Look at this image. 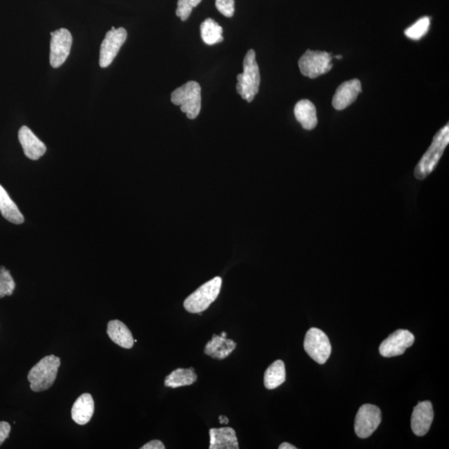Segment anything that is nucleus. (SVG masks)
<instances>
[{
  "label": "nucleus",
  "instance_id": "obj_21",
  "mask_svg": "<svg viewBox=\"0 0 449 449\" xmlns=\"http://www.w3.org/2000/svg\"><path fill=\"white\" fill-rule=\"evenodd\" d=\"M287 373L285 366L283 361H275L265 370L264 375V385L267 390H274L278 388L285 381Z\"/></svg>",
  "mask_w": 449,
  "mask_h": 449
},
{
  "label": "nucleus",
  "instance_id": "obj_18",
  "mask_svg": "<svg viewBox=\"0 0 449 449\" xmlns=\"http://www.w3.org/2000/svg\"><path fill=\"white\" fill-rule=\"evenodd\" d=\"M108 336L113 342L124 349H132L134 338L128 326L122 321L114 320L108 322Z\"/></svg>",
  "mask_w": 449,
  "mask_h": 449
},
{
  "label": "nucleus",
  "instance_id": "obj_29",
  "mask_svg": "<svg viewBox=\"0 0 449 449\" xmlns=\"http://www.w3.org/2000/svg\"><path fill=\"white\" fill-rule=\"evenodd\" d=\"M141 449H165V445L162 443L160 440L150 441L149 443H146Z\"/></svg>",
  "mask_w": 449,
  "mask_h": 449
},
{
  "label": "nucleus",
  "instance_id": "obj_23",
  "mask_svg": "<svg viewBox=\"0 0 449 449\" xmlns=\"http://www.w3.org/2000/svg\"><path fill=\"white\" fill-rule=\"evenodd\" d=\"M223 30L214 19H207L201 24V36L203 42L207 45H214L222 42Z\"/></svg>",
  "mask_w": 449,
  "mask_h": 449
},
{
  "label": "nucleus",
  "instance_id": "obj_4",
  "mask_svg": "<svg viewBox=\"0 0 449 449\" xmlns=\"http://www.w3.org/2000/svg\"><path fill=\"white\" fill-rule=\"evenodd\" d=\"M202 89L197 82L190 81L173 92L171 101L181 107L182 112L187 114L189 120H195L202 108Z\"/></svg>",
  "mask_w": 449,
  "mask_h": 449
},
{
  "label": "nucleus",
  "instance_id": "obj_10",
  "mask_svg": "<svg viewBox=\"0 0 449 449\" xmlns=\"http://www.w3.org/2000/svg\"><path fill=\"white\" fill-rule=\"evenodd\" d=\"M72 44L71 32L66 28H59L51 32L50 60L52 68L62 66L70 54Z\"/></svg>",
  "mask_w": 449,
  "mask_h": 449
},
{
  "label": "nucleus",
  "instance_id": "obj_30",
  "mask_svg": "<svg viewBox=\"0 0 449 449\" xmlns=\"http://www.w3.org/2000/svg\"><path fill=\"white\" fill-rule=\"evenodd\" d=\"M280 449H296V447L294 446V445L288 443H283V444H280L279 446Z\"/></svg>",
  "mask_w": 449,
  "mask_h": 449
},
{
  "label": "nucleus",
  "instance_id": "obj_22",
  "mask_svg": "<svg viewBox=\"0 0 449 449\" xmlns=\"http://www.w3.org/2000/svg\"><path fill=\"white\" fill-rule=\"evenodd\" d=\"M198 381V375L193 368L178 369L165 379V386L170 388H179L193 385Z\"/></svg>",
  "mask_w": 449,
  "mask_h": 449
},
{
  "label": "nucleus",
  "instance_id": "obj_26",
  "mask_svg": "<svg viewBox=\"0 0 449 449\" xmlns=\"http://www.w3.org/2000/svg\"><path fill=\"white\" fill-rule=\"evenodd\" d=\"M202 0H178V9L175 15L178 16L182 21H186L190 17L193 8L197 7Z\"/></svg>",
  "mask_w": 449,
  "mask_h": 449
},
{
  "label": "nucleus",
  "instance_id": "obj_25",
  "mask_svg": "<svg viewBox=\"0 0 449 449\" xmlns=\"http://www.w3.org/2000/svg\"><path fill=\"white\" fill-rule=\"evenodd\" d=\"M15 283L10 272L5 267H0V299L13 295Z\"/></svg>",
  "mask_w": 449,
  "mask_h": 449
},
{
  "label": "nucleus",
  "instance_id": "obj_32",
  "mask_svg": "<svg viewBox=\"0 0 449 449\" xmlns=\"http://www.w3.org/2000/svg\"><path fill=\"white\" fill-rule=\"evenodd\" d=\"M333 58H336V59H342V56H341V55H337V56H336V57H333Z\"/></svg>",
  "mask_w": 449,
  "mask_h": 449
},
{
  "label": "nucleus",
  "instance_id": "obj_5",
  "mask_svg": "<svg viewBox=\"0 0 449 449\" xmlns=\"http://www.w3.org/2000/svg\"><path fill=\"white\" fill-rule=\"evenodd\" d=\"M222 285V280L218 276L207 281L187 298L184 308L193 314L205 312L218 297Z\"/></svg>",
  "mask_w": 449,
  "mask_h": 449
},
{
  "label": "nucleus",
  "instance_id": "obj_31",
  "mask_svg": "<svg viewBox=\"0 0 449 449\" xmlns=\"http://www.w3.org/2000/svg\"><path fill=\"white\" fill-rule=\"evenodd\" d=\"M219 421L220 423L227 424L228 423H229V419H228L227 416L220 415L219 417Z\"/></svg>",
  "mask_w": 449,
  "mask_h": 449
},
{
  "label": "nucleus",
  "instance_id": "obj_6",
  "mask_svg": "<svg viewBox=\"0 0 449 449\" xmlns=\"http://www.w3.org/2000/svg\"><path fill=\"white\" fill-rule=\"evenodd\" d=\"M332 59L329 52L309 50L302 55L298 64L302 75L313 79L332 70Z\"/></svg>",
  "mask_w": 449,
  "mask_h": 449
},
{
  "label": "nucleus",
  "instance_id": "obj_13",
  "mask_svg": "<svg viewBox=\"0 0 449 449\" xmlns=\"http://www.w3.org/2000/svg\"><path fill=\"white\" fill-rule=\"evenodd\" d=\"M362 92L361 81L352 79L338 86L333 97L332 105L336 110H344L354 103Z\"/></svg>",
  "mask_w": 449,
  "mask_h": 449
},
{
  "label": "nucleus",
  "instance_id": "obj_14",
  "mask_svg": "<svg viewBox=\"0 0 449 449\" xmlns=\"http://www.w3.org/2000/svg\"><path fill=\"white\" fill-rule=\"evenodd\" d=\"M19 140L24 154L31 160H39L46 153V146L26 126H23L19 129Z\"/></svg>",
  "mask_w": 449,
  "mask_h": 449
},
{
  "label": "nucleus",
  "instance_id": "obj_7",
  "mask_svg": "<svg viewBox=\"0 0 449 449\" xmlns=\"http://www.w3.org/2000/svg\"><path fill=\"white\" fill-rule=\"evenodd\" d=\"M304 348L309 357L320 365H324L332 354V345L328 336L317 328H312L306 333Z\"/></svg>",
  "mask_w": 449,
  "mask_h": 449
},
{
  "label": "nucleus",
  "instance_id": "obj_19",
  "mask_svg": "<svg viewBox=\"0 0 449 449\" xmlns=\"http://www.w3.org/2000/svg\"><path fill=\"white\" fill-rule=\"evenodd\" d=\"M294 113L296 120L300 122L302 128L305 130H313L318 124L316 106L307 99L298 102Z\"/></svg>",
  "mask_w": 449,
  "mask_h": 449
},
{
  "label": "nucleus",
  "instance_id": "obj_27",
  "mask_svg": "<svg viewBox=\"0 0 449 449\" xmlns=\"http://www.w3.org/2000/svg\"><path fill=\"white\" fill-rule=\"evenodd\" d=\"M216 7L220 14L231 18L234 15L235 0H216Z\"/></svg>",
  "mask_w": 449,
  "mask_h": 449
},
{
  "label": "nucleus",
  "instance_id": "obj_17",
  "mask_svg": "<svg viewBox=\"0 0 449 449\" xmlns=\"http://www.w3.org/2000/svg\"><path fill=\"white\" fill-rule=\"evenodd\" d=\"M236 347V343L230 338L214 334L205 346L204 352L211 358L224 359L233 352Z\"/></svg>",
  "mask_w": 449,
  "mask_h": 449
},
{
  "label": "nucleus",
  "instance_id": "obj_2",
  "mask_svg": "<svg viewBox=\"0 0 449 449\" xmlns=\"http://www.w3.org/2000/svg\"><path fill=\"white\" fill-rule=\"evenodd\" d=\"M243 73L238 75L236 91L242 99L251 103L259 92L260 75L256 52L249 50L243 61Z\"/></svg>",
  "mask_w": 449,
  "mask_h": 449
},
{
  "label": "nucleus",
  "instance_id": "obj_1",
  "mask_svg": "<svg viewBox=\"0 0 449 449\" xmlns=\"http://www.w3.org/2000/svg\"><path fill=\"white\" fill-rule=\"evenodd\" d=\"M448 144L449 125L448 124L436 133L430 149L424 153L421 160L416 166L414 170L416 178L418 180L426 179L434 171Z\"/></svg>",
  "mask_w": 449,
  "mask_h": 449
},
{
  "label": "nucleus",
  "instance_id": "obj_16",
  "mask_svg": "<svg viewBox=\"0 0 449 449\" xmlns=\"http://www.w3.org/2000/svg\"><path fill=\"white\" fill-rule=\"evenodd\" d=\"M95 413V401L90 394H84L73 403L71 415L73 421L79 426H85L91 420Z\"/></svg>",
  "mask_w": 449,
  "mask_h": 449
},
{
  "label": "nucleus",
  "instance_id": "obj_24",
  "mask_svg": "<svg viewBox=\"0 0 449 449\" xmlns=\"http://www.w3.org/2000/svg\"><path fill=\"white\" fill-rule=\"evenodd\" d=\"M430 26V18L423 17L419 19L417 22L414 23L413 26L408 28L407 30L404 31V35H405L409 39L419 40L427 34Z\"/></svg>",
  "mask_w": 449,
  "mask_h": 449
},
{
  "label": "nucleus",
  "instance_id": "obj_12",
  "mask_svg": "<svg viewBox=\"0 0 449 449\" xmlns=\"http://www.w3.org/2000/svg\"><path fill=\"white\" fill-rule=\"evenodd\" d=\"M434 420V409L430 401L420 402L414 407L411 418V428L415 435L428 434Z\"/></svg>",
  "mask_w": 449,
  "mask_h": 449
},
{
  "label": "nucleus",
  "instance_id": "obj_8",
  "mask_svg": "<svg viewBox=\"0 0 449 449\" xmlns=\"http://www.w3.org/2000/svg\"><path fill=\"white\" fill-rule=\"evenodd\" d=\"M381 411L373 404L359 408L354 422V430L359 438L367 439L373 434L381 423Z\"/></svg>",
  "mask_w": 449,
  "mask_h": 449
},
{
  "label": "nucleus",
  "instance_id": "obj_11",
  "mask_svg": "<svg viewBox=\"0 0 449 449\" xmlns=\"http://www.w3.org/2000/svg\"><path fill=\"white\" fill-rule=\"evenodd\" d=\"M414 343V336L409 330L398 329L382 342L379 346V353L386 358L399 356Z\"/></svg>",
  "mask_w": 449,
  "mask_h": 449
},
{
  "label": "nucleus",
  "instance_id": "obj_33",
  "mask_svg": "<svg viewBox=\"0 0 449 449\" xmlns=\"http://www.w3.org/2000/svg\"><path fill=\"white\" fill-rule=\"evenodd\" d=\"M222 337H227V333L226 332H222Z\"/></svg>",
  "mask_w": 449,
  "mask_h": 449
},
{
  "label": "nucleus",
  "instance_id": "obj_9",
  "mask_svg": "<svg viewBox=\"0 0 449 449\" xmlns=\"http://www.w3.org/2000/svg\"><path fill=\"white\" fill-rule=\"evenodd\" d=\"M126 37H128V32L124 28L112 27L111 30L107 32L101 44L99 59L101 68H108L109 65H111L121 47L125 43Z\"/></svg>",
  "mask_w": 449,
  "mask_h": 449
},
{
  "label": "nucleus",
  "instance_id": "obj_3",
  "mask_svg": "<svg viewBox=\"0 0 449 449\" xmlns=\"http://www.w3.org/2000/svg\"><path fill=\"white\" fill-rule=\"evenodd\" d=\"M59 366L60 359L55 355L40 359L28 374L31 390L42 392L50 389L58 375Z\"/></svg>",
  "mask_w": 449,
  "mask_h": 449
},
{
  "label": "nucleus",
  "instance_id": "obj_20",
  "mask_svg": "<svg viewBox=\"0 0 449 449\" xmlns=\"http://www.w3.org/2000/svg\"><path fill=\"white\" fill-rule=\"evenodd\" d=\"M0 212L3 218L11 223L19 224L24 222L21 211L1 185H0Z\"/></svg>",
  "mask_w": 449,
  "mask_h": 449
},
{
  "label": "nucleus",
  "instance_id": "obj_15",
  "mask_svg": "<svg viewBox=\"0 0 449 449\" xmlns=\"http://www.w3.org/2000/svg\"><path fill=\"white\" fill-rule=\"evenodd\" d=\"M210 449H239L233 428L224 427L210 430Z\"/></svg>",
  "mask_w": 449,
  "mask_h": 449
},
{
  "label": "nucleus",
  "instance_id": "obj_28",
  "mask_svg": "<svg viewBox=\"0 0 449 449\" xmlns=\"http://www.w3.org/2000/svg\"><path fill=\"white\" fill-rule=\"evenodd\" d=\"M11 426L9 423L0 421V446L9 438Z\"/></svg>",
  "mask_w": 449,
  "mask_h": 449
}]
</instances>
